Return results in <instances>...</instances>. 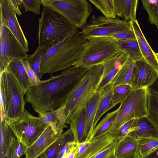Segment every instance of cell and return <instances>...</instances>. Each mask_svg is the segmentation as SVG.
Wrapping results in <instances>:
<instances>
[{"label": "cell", "instance_id": "cell-5", "mask_svg": "<svg viewBox=\"0 0 158 158\" xmlns=\"http://www.w3.org/2000/svg\"><path fill=\"white\" fill-rule=\"evenodd\" d=\"M39 47L47 49L74 32L77 28L58 13L44 8L39 20Z\"/></svg>", "mask_w": 158, "mask_h": 158}, {"label": "cell", "instance_id": "cell-38", "mask_svg": "<svg viewBox=\"0 0 158 158\" xmlns=\"http://www.w3.org/2000/svg\"><path fill=\"white\" fill-rule=\"evenodd\" d=\"M62 135L43 153L40 156V158H57L58 157L61 146Z\"/></svg>", "mask_w": 158, "mask_h": 158}, {"label": "cell", "instance_id": "cell-2", "mask_svg": "<svg viewBox=\"0 0 158 158\" xmlns=\"http://www.w3.org/2000/svg\"><path fill=\"white\" fill-rule=\"evenodd\" d=\"M86 40L82 31L74 32L52 47L48 49L41 61L40 73L52 74L64 70L73 65L83 50Z\"/></svg>", "mask_w": 158, "mask_h": 158}, {"label": "cell", "instance_id": "cell-45", "mask_svg": "<svg viewBox=\"0 0 158 158\" xmlns=\"http://www.w3.org/2000/svg\"><path fill=\"white\" fill-rule=\"evenodd\" d=\"M118 158H143L139 153L137 150Z\"/></svg>", "mask_w": 158, "mask_h": 158}, {"label": "cell", "instance_id": "cell-34", "mask_svg": "<svg viewBox=\"0 0 158 158\" xmlns=\"http://www.w3.org/2000/svg\"><path fill=\"white\" fill-rule=\"evenodd\" d=\"M47 50L44 47L39 46L34 53L29 55L26 60L29 63L40 80L42 77L40 73L41 64L43 57Z\"/></svg>", "mask_w": 158, "mask_h": 158}, {"label": "cell", "instance_id": "cell-17", "mask_svg": "<svg viewBox=\"0 0 158 158\" xmlns=\"http://www.w3.org/2000/svg\"><path fill=\"white\" fill-rule=\"evenodd\" d=\"M134 31L145 60L158 72V60L143 33L136 19L129 21Z\"/></svg>", "mask_w": 158, "mask_h": 158}, {"label": "cell", "instance_id": "cell-13", "mask_svg": "<svg viewBox=\"0 0 158 158\" xmlns=\"http://www.w3.org/2000/svg\"><path fill=\"white\" fill-rule=\"evenodd\" d=\"M158 77V72L144 59L135 62L129 85L132 90L148 88Z\"/></svg>", "mask_w": 158, "mask_h": 158}, {"label": "cell", "instance_id": "cell-27", "mask_svg": "<svg viewBox=\"0 0 158 158\" xmlns=\"http://www.w3.org/2000/svg\"><path fill=\"white\" fill-rule=\"evenodd\" d=\"M113 89V86L109 83L100 90L101 97L94 123V128L102 115L107 111V107L112 95Z\"/></svg>", "mask_w": 158, "mask_h": 158}, {"label": "cell", "instance_id": "cell-8", "mask_svg": "<svg viewBox=\"0 0 158 158\" xmlns=\"http://www.w3.org/2000/svg\"><path fill=\"white\" fill-rule=\"evenodd\" d=\"M41 5L63 16L77 28L82 29L91 14V6L86 0H41Z\"/></svg>", "mask_w": 158, "mask_h": 158}, {"label": "cell", "instance_id": "cell-7", "mask_svg": "<svg viewBox=\"0 0 158 158\" xmlns=\"http://www.w3.org/2000/svg\"><path fill=\"white\" fill-rule=\"evenodd\" d=\"M146 88L132 90L121 103L117 116L108 132L116 137L120 127L129 121L148 116Z\"/></svg>", "mask_w": 158, "mask_h": 158}, {"label": "cell", "instance_id": "cell-30", "mask_svg": "<svg viewBox=\"0 0 158 158\" xmlns=\"http://www.w3.org/2000/svg\"><path fill=\"white\" fill-rule=\"evenodd\" d=\"M148 117L158 128V95L147 89Z\"/></svg>", "mask_w": 158, "mask_h": 158}, {"label": "cell", "instance_id": "cell-14", "mask_svg": "<svg viewBox=\"0 0 158 158\" xmlns=\"http://www.w3.org/2000/svg\"><path fill=\"white\" fill-rule=\"evenodd\" d=\"M63 133H55L48 125L43 132L30 147L27 148L25 158H38L62 135Z\"/></svg>", "mask_w": 158, "mask_h": 158}, {"label": "cell", "instance_id": "cell-36", "mask_svg": "<svg viewBox=\"0 0 158 158\" xmlns=\"http://www.w3.org/2000/svg\"><path fill=\"white\" fill-rule=\"evenodd\" d=\"M61 139V146L58 157L71 151L77 144L75 141L73 134L70 128L62 134Z\"/></svg>", "mask_w": 158, "mask_h": 158}, {"label": "cell", "instance_id": "cell-29", "mask_svg": "<svg viewBox=\"0 0 158 158\" xmlns=\"http://www.w3.org/2000/svg\"><path fill=\"white\" fill-rule=\"evenodd\" d=\"M139 142L128 135L117 141L115 148L117 158L137 150Z\"/></svg>", "mask_w": 158, "mask_h": 158}, {"label": "cell", "instance_id": "cell-31", "mask_svg": "<svg viewBox=\"0 0 158 158\" xmlns=\"http://www.w3.org/2000/svg\"><path fill=\"white\" fill-rule=\"evenodd\" d=\"M132 90L131 86L129 85H121L113 88L112 95L107 107V111L118 103H122Z\"/></svg>", "mask_w": 158, "mask_h": 158}, {"label": "cell", "instance_id": "cell-25", "mask_svg": "<svg viewBox=\"0 0 158 158\" xmlns=\"http://www.w3.org/2000/svg\"><path fill=\"white\" fill-rule=\"evenodd\" d=\"M15 136L5 119L0 122V158L7 157L10 145Z\"/></svg>", "mask_w": 158, "mask_h": 158}, {"label": "cell", "instance_id": "cell-3", "mask_svg": "<svg viewBox=\"0 0 158 158\" xmlns=\"http://www.w3.org/2000/svg\"><path fill=\"white\" fill-rule=\"evenodd\" d=\"M102 72V65L88 69L73 93L60 106H65L66 123L69 124L83 109L86 108L98 91Z\"/></svg>", "mask_w": 158, "mask_h": 158}, {"label": "cell", "instance_id": "cell-11", "mask_svg": "<svg viewBox=\"0 0 158 158\" xmlns=\"http://www.w3.org/2000/svg\"><path fill=\"white\" fill-rule=\"evenodd\" d=\"M0 73L15 59L26 60L29 55L6 27L0 25Z\"/></svg>", "mask_w": 158, "mask_h": 158}, {"label": "cell", "instance_id": "cell-47", "mask_svg": "<svg viewBox=\"0 0 158 158\" xmlns=\"http://www.w3.org/2000/svg\"><path fill=\"white\" fill-rule=\"evenodd\" d=\"M78 147V143L77 146L69 153L68 158H75Z\"/></svg>", "mask_w": 158, "mask_h": 158}, {"label": "cell", "instance_id": "cell-15", "mask_svg": "<svg viewBox=\"0 0 158 158\" xmlns=\"http://www.w3.org/2000/svg\"><path fill=\"white\" fill-rule=\"evenodd\" d=\"M127 135L137 140L158 139V128L148 116L135 119Z\"/></svg>", "mask_w": 158, "mask_h": 158}, {"label": "cell", "instance_id": "cell-20", "mask_svg": "<svg viewBox=\"0 0 158 158\" xmlns=\"http://www.w3.org/2000/svg\"><path fill=\"white\" fill-rule=\"evenodd\" d=\"M138 2V0H114L116 16L127 22L136 19Z\"/></svg>", "mask_w": 158, "mask_h": 158}, {"label": "cell", "instance_id": "cell-50", "mask_svg": "<svg viewBox=\"0 0 158 158\" xmlns=\"http://www.w3.org/2000/svg\"><path fill=\"white\" fill-rule=\"evenodd\" d=\"M156 56L157 57L158 60V52H157V53L156 52Z\"/></svg>", "mask_w": 158, "mask_h": 158}, {"label": "cell", "instance_id": "cell-4", "mask_svg": "<svg viewBox=\"0 0 158 158\" xmlns=\"http://www.w3.org/2000/svg\"><path fill=\"white\" fill-rule=\"evenodd\" d=\"M25 94L18 81L7 69L0 73L1 121L5 119L9 124L23 115Z\"/></svg>", "mask_w": 158, "mask_h": 158}, {"label": "cell", "instance_id": "cell-10", "mask_svg": "<svg viewBox=\"0 0 158 158\" xmlns=\"http://www.w3.org/2000/svg\"><path fill=\"white\" fill-rule=\"evenodd\" d=\"M131 28L129 21L121 20L119 18L109 19L93 15L82 28L81 31L87 39L94 37H111L114 34Z\"/></svg>", "mask_w": 158, "mask_h": 158}, {"label": "cell", "instance_id": "cell-18", "mask_svg": "<svg viewBox=\"0 0 158 158\" xmlns=\"http://www.w3.org/2000/svg\"><path fill=\"white\" fill-rule=\"evenodd\" d=\"M39 118L41 121L49 126L56 134L63 132L64 128L67 127L65 124L66 118L65 106L47 112Z\"/></svg>", "mask_w": 158, "mask_h": 158}, {"label": "cell", "instance_id": "cell-49", "mask_svg": "<svg viewBox=\"0 0 158 158\" xmlns=\"http://www.w3.org/2000/svg\"><path fill=\"white\" fill-rule=\"evenodd\" d=\"M73 150H72V151ZM71 151L68 152L66 154H65L63 156H59L57 158H68V156L69 153L71 152Z\"/></svg>", "mask_w": 158, "mask_h": 158}, {"label": "cell", "instance_id": "cell-19", "mask_svg": "<svg viewBox=\"0 0 158 158\" xmlns=\"http://www.w3.org/2000/svg\"><path fill=\"white\" fill-rule=\"evenodd\" d=\"M115 139V136L108 132L99 138L89 140L85 150L75 158H91L112 143Z\"/></svg>", "mask_w": 158, "mask_h": 158}, {"label": "cell", "instance_id": "cell-44", "mask_svg": "<svg viewBox=\"0 0 158 158\" xmlns=\"http://www.w3.org/2000/svg\"><path fill=\"white\" fill-rule=\"evenodd\" d=\"M16 14L19 15L22 13L20 10L22 7L20 0H9Z\"/></svg>", "mask_w": 158, "mask_h": 158}, {"label": "cell", "instance_id": "cell-22", "mask_svg": "<svg viewBox=\"0 0 158 158\" xmlns=\"http://www.w3.org/2000/svg\"><path fill=\"white\" fill-rule=\"evenodd\" d=\"M6 69L18 81L25 94L30 87L29 82L21 60L14 59L9 64Z\"/></svg>", "mask_w": 158, "mask_h": 158}, {"label": "cell", "instance_id": "cell-16", "mask_svg": "<svg viewBox=\"0 0 158 158\" xmlns=\"http://www.w3.org/2000/svg\"><path fill=\"white\" fill-rule=\"evenodd\" d=\"M129 57L125 52L121 51L102 65V77L98 91L103 89L109 83Z\"/></svg>", "mask_w": 158, "mask_h": 158}, {"label": "cell", "instance_id": "cell-41", "mask_svg": "<svg viewBox=\"0 0 158 158\" xmlns=\"http://www.w3.org/2000/svg\"><path fill=\"white\" fill-rule=\"evenodd\" d=\"M117 141L112 143L91 158H117L115 154V148Z\"/></svg>", "mask_w": 158, "mask_h": 158}, {"label": "cell", "instance_id": "cell-48", "mask_svg": "<svg viewBox=\"0 0 158 158\" xmlns=\"http://www.w3.org/2000/svg\"><path fill=\"white\" fill-rule=\"evenodd\" d=\"M145 158H158V149Z\"/></svg>", "mask_w": 158, "mask_h": 158}, {"label": "cell", "instance_id": "cell-35", "mask_svg": "<svg viewBox=\"0 0 158 158\" xmlns=\"http://www.w3.org/2000/svg\"><path fill=\"white\" fill-rule=\"evenodd\" d=\"M143 8L148 15L150 24L155 25L158 30V0H142Z\"/></svg>", "mask_w": 158, "mask_h": 158}, {"label": "cell", "instance_id": "cell-26", "mask_svg": "<svg viewBox=\"0 0 158 158\" xmlns=\"http://www.w3.org/2000/svg\"><path fill=\"white\" fill-rule=\"evenodd\" d=\"M119 110V107L106 114L94 128L89 140L99 138L108 133L116 118Z\"/></svg>", "mask_w": 158, "mask_h": 158}, {"label": "cell", "instance_id": "cell-28", "mask_svg": "<svg viewBox=\"0 0 158 158\" xmlns=\"http://www.w3.org/2000/svg\"><path fill=\"white\" fill-rule=\"evenodd\" d=\"M117 40L121 50L125 52L134 61L144 59L137 39L127 40Z\"/></svg>", "mask_w": 158, "mask_h": 158}, {"label": "cell", "instance_id": "cell-1", "mask_svg": "<svg viewBox=\"0 0 158 158\" xmlns=\"http://www.w3.org/2000/svg\"><path fill=\"white\" fill-rule=\"evenodd\" d=\"M88 69L73 65L59 75L40 80L37 85L29 87L25 94V102L30 103L39 117L58 109L73 93Z\"/></svg>", "mask_w": 158, "mask_h": 158}, {"label": "cell", "instance_id": "cell-24", "mask_svg": "<svg viewBox=\"0 0 158 158\" xmlns=\"http://www.w3.org/2000/svg\"><path fill=\"white\" fill-rule=\"evenodd\" d=\"M86 111V108L83 109L69 124L75 141L77 143L84 142L86 139L85 132Z\"/></svg>", "mask_w": 158, "mask_h": 158}, {"label": "cell", "instance_id": "cell-21", "mask_svg": "<svg viewBox=\"0 0 158 158\" xmlns=\"http://www.w3.org/2000/svg\"><path fill=\"white\" fill-rule=\"evenodd\" d=\"M101 95V91H97L89 102L86 108L85 132L86 141L89 140L94 129V123Z\"/></svg>", "mask_w": 158, "mask_h": 158}, {"label": "cell", "instance_id": "cell-37", "mask_svg": "<svg viewBox=\"0 0 158 158\" xmlns=\"http://www.w3.org/2000/svg\"><path fill=\"white\" fill-rule=\"evenodd\" d=\"M27 148L17 138H15L9 148L8 158H20L25 155Z\"/></svg>", "mask_w": 158, "mask_h": 158}, {"label": "cell", "instance_id": "cell-42", "mask_svg": "<svg viewBox=\"0 0 158 158\" xmlns=\"http://www.w3.org/2000/svg\"><path fill=\"white\" fill-rule=\"evenodd\" d=\"M135 119H131L123 125L119 129L116 141H118L127 136L129 133Z\"/></svg>", "mask_w": 158, "mask_h": 158}, {"label": "cell", "instance_id": "cell-39", "mask_svg": "<svg viewBox=\"0 0 158 158\" xmlns=\"http://www.w3.org/2000/svg\"><path fill=\"white\" fill-rule=\"evenodd\" d=\"M20 2L25 12L31 11L36 15L42 14L40 11L41 0H20Z\"/></svg>", "mask_w": 158, "mask_h": 158}, {"label": "cell", "instance_id": "cell-23", "mask_svg": "<svg viewBox=\"0 0 158 158\" xmlns=\"http://www.w3.org/2000/svg\"><path fill=\"white\" fill-rule=\"evenodd\" d=\"M135 62L129 57L109 82L113 88L118 85H129Z\"/></svg>", "mask_w": 158, "mask_h": 158}, {"label": "cell", "instance_id": "cell-33", "mask_svg": "<svg viewBox=\"0 0 158 158\" xmlns=\"http://www.w3.org/2000/svg\"><path fill=\"white\" fill-rule=\"evenodd\" d=\"M100 10L105 17L109 19L116 18L114 0H89Z\"/></svg>", "mask_w": 158, "mask_h": 158}, {"label": "cell", "instance_id": "cell-9", "mask_svg": "<svg viewBox=\"0 0 158 158\" xmlns=\"http://www.w3.org/2000/svg\"><path fill=\"white\" fill-rule=\"evenodd\" d=\"M8 124L16 138L27 148L36 141L48 126L39 117L33 116L26 109L22 117Z\"/></svg>", "mask_w": 158, "mask_h": 158}, {"label": "cell", "instance_id": "cell-46", "mask_svg": "<svg viewBox=\"0 0 158 158\" xmlns=\"http://www.w3.org/2000/svg\"><path fill=\"white\" fill-rule=\"evenodd\" d=\"M148 88L152 92L158 95V77Z\"/></svg>", "mask_w": 158, "mask_h": 158}, {"label": "cell", "instance_id": "cell-32", "mask_svg": "<svg viewBox=\"0 0 158 158\" xmlns=\"http://www.w3.org/2000/svg\"><path fill=\"white\" fill-rule=\"evenodd\" d=\"M158 149V139L147 138L139 140L137 150L140 155L145 158Z\"/></svg>", "mask_w": 158, "mask_h": 158}, {"label": "cell", "instance_id": "cell-43", "mask_svg": "<svg viewBox=\"0 0 158 158\" xmlns=\"http://www.w3.org/2000/svg\"><path fill=\"white\" fill-rule=\"evenodd\" d=\"M131 27L130 29L114 34L111 37L117 40L123 41L136 39L135 34L131 26Z\"/></svg>", "mask_w": 158, "mask_h": 158}, {"label": "cell", "instance_id": "cell-12", "mask_svg": "<svg viewBox=\"0 0 158 158\" xmlns=\"http://www.w3.org/2000/svg\"><path fill=\"white\" fill-rule=\"evenodd\" d=\"M0 25L7 27L26 52L29 51L28 42L19 24L16 13L9 0H0Z\"/></svg>", "mask_w": 158, "mask_h": 158}, {"label": "cell", "instance_id": "cell-40", "mask_svg": "<svg viewBox=\"0 0 158 158\" xmlns=\"http://www.w3.org/2000/svg\"><path fill=\"white\" fill-rule=\"evenodd\" d=\"M22 63L26 70L29 82V87L33 86L38 84L40 80L35 73L31 68L29 63L26 60H21Z\"/></svg>", "mask_w": 158, "mask_h": 158}, {"label": "cell", "instance_id": "cell-6", "mask_svg": "<svg viewBox=\"0 0 158 158\" xmlns=\"http://www.w3.org/2000/svg\"><path fill=\"white\" fill-rule=\"evenodd\" d=\"M118 41L110 37H98L87 39L83 50L73 65L79 68L89 69L103 63L121 51Z\"/></svg>", "mask_w": 158, "mask_h": 158}]
</instances>
